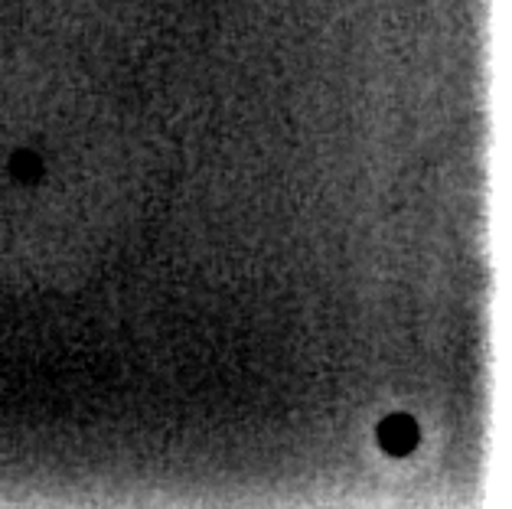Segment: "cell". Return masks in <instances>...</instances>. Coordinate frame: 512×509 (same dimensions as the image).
<instances>
[{
    "label": "cell",
    "mask_w": 512,
    "mask_h": 509,
    "mask_svg": "<svg viewBox=\"0 0 512 509\" xmlns=\"http://www.w3.org/2000/svg\"><path fill=\"white\" fill-rule=\"evenodd\" d=\"M418 421L411 415H389L379 425V448L392 457H405L418 448Z\"/></svg>",
    "instance_id": "6da1fadb"
}]
</instances>
